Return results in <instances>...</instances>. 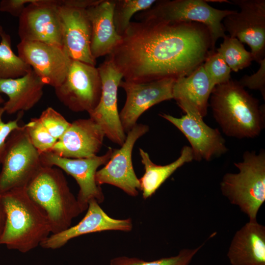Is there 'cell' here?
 <instances>
[{
  "label": "cell",
  "mask_w": 265,
  "mask_h": 265,
  "mask_svg": "<svg viewBox=\"0 0 265 265\" xmlns=\"http://www.w3.org/2000/svg\"><path fill=\"white\" fill-rule=\"evenodd\" d=\"M113 151V148L109 147L102 156L81 159L61 157L50 151L40 154V158L43 166L56 167L74 178L79 186L77 199L86 210L91 200H95L101 204L105 199L95 176L97 169L107 163Z\"/></svg>",
  "instance_id": "obj_10"
},
{
  "label": "cell",
  "mask_w": 265,
  "mask_h": 265,
  "mask_svg": "<svg viewBox=\"0 0 265 265\" xmlns=\"http://www.w3.org/2000/svg\"><path fill=\"white\" fill-rule=\"evenodd\" d=\"M102 0H61V4L86 9L101 1Z\"/></svg>",
  "instance_id": "obj_35"
},
{
  "label": "cell",
  "mask_w": 265,
  "mask_h": 265,
  "mask_svg": "<svg viewBox=\"0 0 265 265\" xmlns=\"http://www.w3.org/2000/svg\"><path fill=\"white\" fill-rule=\"evenodd\" d=\"M35 0H2L0 2V12H7L16 17H19L23 12L26 4Z\"/></svg>",
  "instance_id": "obj_34"
},
{
  "label": "cell",
  "mask_w": 265,
  "mask_h": 265,
  "mask_svg": "<svg viewBox=\"0 0 265 265\" xmlns=\"http://www.w3.org/2000/svg\"><path fill=\"white\" fill-rule=\"evenodd\" d=\"M211 48L208 28L194 22H132L109 54L125 80L146 82L186 76L202 65Z\"/></svg>",
  "instance_id": "obj_1"
},
{
  "label": "cell",
  "mask_w": 265,
  "mask_h": 265,
  "mask_svg": "<svg viewBox=\"0 0 265 265\" xmlns=\"http://www.w3.org/2000/svg\"><path fill=\"white\" fill-rule=\"evenodd\" d=\"M87 212L76 225L65 230L52 234L40 246L46 249L62 247L71 239L84 235L106 231L130 232L133 227L131 218L115 219L109 216L95 200L89 201Z\"/></svg>",
  "instance_id": "obj_18"
},
{
  "label": "cell",
  "mask_w": 265,
  "mask_h": 265,
  "mask_svg": "<svg viewBox=\"0 0 265 265\" xmlns=\"http://www.w3.org/2000/svg\"><path fill=\"white\" fill-rule=\"evenodd\" d=\"M59 14L64 51L72 60L95 66L96 59L90 50L91 25L86 9L60 3Z\"/></svg>",
  "instance_id": "obj_17"
},
{
  "label": "cell",
  "mask_w": 265,
  "mask_h": 265,
  "mask_svg": "<svg viewBox=\"0 0 265 265\" xmlns=\"http://www.w3.org/2000/svg\"><path fill=\"white\" fill-rule=\"evenodd\" d=\"M18 55L42 79L54 88L67 75L72 60L62 46L46 43L20 41Z\"/></svg>",
  "instance_id": "obj_14"
},
{
  "label": "cell",
  "mask_w": 265,
  "mask_h": 265,
  "mask_svg": "<svg viewBox=\"0 0 265 265\" xmlns=\"http://www.w3.org/2000/svg\"><path fill=\"white\" fill-rule=\"evenodd\" d=\"M26 190L46 213L52 234L69 228L73 219L86 211L71 192L62 170L56 167L43 166Z\"/></svg>",
  "instance_id": "obj_4"
},
{
  "label": "cell",
  "mask_w": 265,
  "mask_h": 265,
  "mask_svg": "<svg viewBox=\"0 0 265 265\" xmlns=\"http://www.w3.org/2000/svg\"><path fill=\"white\" fill-rule=\"evenodd\" d=\"M38 119L49 133L57 140L71 125L63 115L51 107L42 111Z\"/></svg>",
  "instance_id": "obj_31"
},
{
  "label": "cell",
  "mask_w": 265,
  "mask_h": 265,
  "mask_svg": "<svg viewBox=\"0 0 265 265\" xmlns=\"http://www.w3.org/2000/svg\"><path fill=\"white\" fill-rule=\"evenodd\" d=\"M6 220L5 211L1 202L0 195V240L3 235Z\"/></svg>",
  "instance_id": "obj_36"
},
{
  "label": "cell",
  "mask_w": 265,
  "mask_h": 265,
  "mask_svg": "<svg viewBox=\"0 0 265 265\" xmlns=\"http://www.w3.org/2000/svg\"><path fill=\"white\" fill-rule=\"evenodd\" d=\"M98 69L102 81V93L98 105L88 113L89 118L101 127L105 136L121 146L127 135L120 119L117 105L118 88L123 75L108 58Z\"/></svg>",
  "instance_id": "obj_11"
},
{
  "label": "cell",
  "mask_w": 265,
  "mask_h": 265,
  "mask_svg": "<svg viewBox=\"0 0 265 265\" xmlns=\"http://www.w3.org/2000/svg\"><path fill=\"white\" fill-rule=\"evenodd\" d=\"M149 130L147 125L136 124L127 133L121 148L113 149L109 161L97 170L95 179L99 186L108 184L118 187L129 196L138 195L140 182L133 169L132 152L136 141Z\"/></svg>",
  "instance_id": "obj_12"
},
{
  "label": "cell",
  "mask_w": 265,
  "mask_h": 265,
  "mask_svg": "<svg viewBox=\"0 0 265 265\" xmlns=\"http://www.w3.org/2000/svg\"><path fill=\"white\" fill-rule=\"evenodd\" d=\"M24 125L30 142L40 154L52 150L57 140L49 133L38 118H31Z\"/></svg>",
  "instance_id": "obj_29"
},
{
  "label": "cell",
  "mask_w": 265,
  "mask_h": 265,
  "mask_svg": "<svg viewBox=\"0 0 265 265\" xmlns=\"http://www.w3.org/2000/svg\"><path fill=\"white\" fill-rule=\"evenodd\" d=\"M4 112L3 107H0V164L2 162L7 139L13 131L21 126L19 125V121L23 114V112H19L16 119L5 123L2 120V116Z\"/></svg>",
  "instance_id": "obj_33"
},
{
  "label": "cell",
  "mask_w": 265,
  "mask_h": 265,
  "mask_svg": "<svg viewBox=\"0 0 265 265\" xmlns=\"http://www.w3.org/2000/svg\"><path fill=\"white\" fill-rule=\"evenodd\" d=\"M0 197L6 220L0 244L26 253L40 246L52 234L46 213L29 197L26 189H12Z\"/></svg>",
  "instance_id": "obj_3"
},
{
  "label": "cell",
  "mask_w": 265,
  "mask_h": 265,
  "mask_svg": "<svg viewBox=\"0 0 265 265\" xmlns=\"http://www.w3.org/2000/svg\"><path fill=\"white\" fill-rule=\"evenodd\" d=\"M227 256L232 265H265V226L246 223L234 234Z\"/></svg>",
  "instance_id": "obj_21"
},
{
  "label": "cell",
  "mask_w": 265,
  "mask_h": 265,
  "mask_svg": "<svg viewBox=\"0 0 265 265\" xmlns=\"http://www.w3.org/2000/svg\"><path fill=\"white\" fill-rule=\"evenodd\" d=\"M210 98L213 117L226 135L253 138L264 129L265 105H259L238 81L230 79L216 85Z\"/></svg>",
  "instance_id": "obj_2"
},
{
  "label": "cell",
  "mask_w": 265,
  "mask_h": 265,
  "mask_svg": "<svg viewBox=\"0 0 265 265\" xmlns=\"http://www.w3.org/2000/svg\"><path fill=\"white\" fill-rule=\"evenodd\" d=\"M156 0H114L113 19L116 30L122 36L128 28L132 16L150 8Z\"/></svg>",
  "instance_id": "obj_27"
},
{
  "label": "cell",
  "mask_w": 265,
  "mask_h": 265,
  "mask_svg": "<svg viewBox=\"0 0 265 265\" xmlns=\"http://www.w3.org/2000/svg\"><path fill=\"white\" fill-rule=\"evenodd\" d=\"M166 120L183 133L190 144L194 160L210 161L226 153L228 148L219 130L209 126L201 116L190 112L180 118L161 113Z\"/></svg>",
  "instance_id": "obj_16"
},
{
  "label": "cell",
  "mask_w": 265,
  "mask_h": 265,
  "mask_svg": "<svg viewBox=\"0 0 265 265\" xmlns=\"http://www.w3.org/2000/svg\"><path fill=\"white\" fill-rule=\"evenodd\" d=\"M238 173H227L220 183L222 195L249 218L257 220L265 201V151H246L241 161L235 162Z\"/></svg>",
  "instance_id": "obj_5"
},
{
  "label": "cell",
  "mask_w": 265,
  "mask_h": 265,
  "mask_svg": "<svg viewBox=\"0 0 265 265\" xmlns=\"http://www.w3.org/2000/svg\"><path fill=\"white\" fill-rule=\"evenodd\" d=\"M114 0H102L86 9L91 25L90 50L95 59L109 55L120 43L113 19Z\"/></svg>",
  "instance_id": "obj_22"
},
{
  "label": "cell",
  "mask_w": 265,
  "mask_h": 265,
  "mask_svg": "<svg viewBox=\"0 0 265 265\" xmlns=\"http://www.w3.org/2000/svg\"><path fill=\"white\" fill-rule=\"evenodd\" d=\"M45 85L32 69L20 78H0V94L8 98L2 106L5 112L13 114L31 109L42 98Z\"/></svg>",
  "instance_id": "obj_23"
},
{
  "label": "cell",
  "mask_w": 265,
  "mask_h": 265,
  "mask_svg": "<svg viewBox=\"0 0 265 265\" xmlns=\"http://www.w3.org/2000/svg\"><path fill=\"white\" fill-rule=\"evenodd\" d=\"M213 89L201 65L188 75L175 80L172 97L185 113L191 112L204 118L207 114L209 100Z\"/></svg>",
  "instance_id": "obj_20"
},
{
  "label": "cell",
  "mask_w": 265,
  "mask_h": 265,
  "mask_svg": "<svg viewBox=\"0 0 265 265\" xmlns=\"http://www.w3.org/2000/svg\"><path fill=\"white\" fill-rule=\"evenodd\" d=\"M259 63L260 67L255 73L243 76L238 82L244 88L260 91L265 100V58Z\"/></svg>",
  "instance_id": "obj_32"
},
{
  "label": "cell",
  "mask_w": 265,
  "mask_h": 265,
  "mask_svg": "<svg viewBox=\"0 0 265 265\" xmlns=\"http://www.w3.org/2000/svg\"><path fill=\"white\" fill-rule=\"evenodd\" d=\"M3 28L1 26H0V35L3 32Z\"/></svg>",
  "instance_id": "obj_38"
},
{
  "label": "cell",
  "mask_w": 265,
  "mask_h": 265,
  "mask_svg": "<svg viewBox=\"0 0 265 265\" xmlns=\"http://www.w3.org/2000/svg\"><path fill=\"white\" fill-rule=\"evenodd\" d=\"M176 79L164 78L146 82L121 81L119 87L126 94V100L119 113L126 133L137 123L140 116L151 107L173 99L172 88Z\"/></svg>",
  "instance_id": "obj_15"
},
{
  "label": "cell",
  "mask_w": 265,
  "mask_h": 265,
  "mask_svg": "<svg viewBox=\"0 0 265 265\" xmlns=\"http://www.w3.org/2000/svg\"><path fill=\"white\" fill-rule=\"evenodd\" d=\"M59 4L57 0H35L26 5L19 17L20 40L62 46Z\"/></svg>",
  "instance_id": "obj_13"
},
{
  "label": "cell",
  "mask_w": 265,
  "mask_h": 265,
  "mask_svg": "<svg viewBox=\"0 0 265 265\" xmlns=\"http://www.w3.org/2000/svg\"><path fill=\"white\" fill-rule=\"evenodd\" d=\"M102 87L98 68L72 60L65 79L54 90L59 101L70 110L89 113L99 103Z\"/></svg>",
  "instance_id": "obj_8"
},
{
  "label": "cell",
  "mask_w": 265,
  "mask_h": 265,
  "mask_svg": "<svg viewBox=\"0 0 265 265\" xmlns=\"http://www.w3.org/2000/svg\"><path fill=\"white\" fill-rule=\"evenodd\" d=\"M4 102H5V101L4 99L2 97V96L0 94V105L1 104H4Z\"/></svg>",
  "instance_id": "obj_37"
},
{
  "label": "cell",
  "mask_w": 265,
  "mask_h": 265,
  "mask_svg": "<svg viewBox=\"0 0 265 265\" xmlns=\"http://www.w3.org/2000/svg\"><path fill=\"white\" fill-rule=\"evenodd\" d=\"M105 136L101 127L91 118L77 119L71 123L51 151L66 158L91 157L100 150Z\"/></svg>",
  "instance_id": "obj_19"
},
{
  "label": "cell",
  "mask_w": 265,
  "mask_h": 265,
  "mask_svg": "<svg viewBox=\"0 0 265 265\" xmlns=\"http://www.w3.org/2000/svg\"><path fill=\"white\" fill-rule=\"evenodd\" d=\"M204 245L203 243L195 248L183 249L176 256L153 261H145L137 258L127 256L117 257L110 261L109 265H189Z\"/></svg>",
  "instance_id": "obj_28"
},
{
  "label": "cell",
  "mask_w": 265,
  "mask_h": 265,
  "mask_svg": "<svg viewBox=\"0 0 265 265\" xmlns=\"http://www.w3.org/2000/svg\"><path fill=\"white\" fill-rule=\"evenodd\" d=\"M0 36V78L16 79L26 74L32 68L13 52L10 35L3 31Z\"/></svg>",
  "instance_id": "obj_25"
},
{
  "label": "cell",
  "mask_w": 265,
  "mask_h": 265,
  "mask_svg": "<svg viewBox=\"0 0 265 265\" xmlns=\"http://www.w3.org/2000/svg\"><path fill=\"white\" fill-rule=\"evenodd\" d=\"M238 12L225 17L222 23L225 31L251 49L254 60L259 63L265 58V0H232Z\"/></svg>",
  "instance_id": "obj_9"
},
{
  "label": "cell",
  "mask_w": 265,
  "mask_h": 265,
  "mask_svg": "<svg viewBox=\"0 0 265 265\" xmlns=\"http://www.w3.org/2000/svg\"><path fill=\"white\" fill-rule=\"evenodd\" d=\"M139 151L145 170L142 177L139 179L140 190L142 191L143 198L145 199L153 195L178 169L194 160L192 151L190 146L186 145L182 148L180 155L177 159L164 165L153 162L149 154L142 149L139 148Z\"/></svg>",
  "instance_id": "obj_24"
},
{
  "label": "cell",
  "mask_w": 265,
  "mask_h": 265,
  "mask_svg": "<svg viewBox=\"0 0 265 265\" xmlns=\"http://www.w3.org/2000/svg\"><path fill=\"white\" fill-rule=\"evenodd\" d=\"M202 65L213 88L231 79V69L216 51L209 53Z\"/></svg>",
  "instance_id": "obj_30"
},
{
  "label": "cell",
  "mask_w": 265,
  "mask_h": 265,
  "mask_svg": "<svg viewBox=\"0 0 265 265\" xmlns=\"http://www.w3.org/2000/svg\"><path fill=\"white\" fill-rule=\"evenodd\" d=\"M205 0H158L150 8L139 13L138 21L155 20L167 22H194L204 25L211 37L210 53L215 51L219 38L226 35L222 22L236 10L212 7Z\"/></svg>",
  "instance_id": "obj_6"
},
{
  "label": "cell",
  "mask_w": 265,
  "mask_h": 265,
  "mask_svg": "<svg viewBox=\"0 0 265 265\" xmlns=\"http://www.w3.org/2000/svg\"><path fill=\"white\" fill-rule=\"evenodd\" d=\"M0 172V195L26 189L42 167L40 154L28 137L24 125L8 137Z\"/></svg>",
  "instance_id": "obj_7"
},
{
  "label": "cell",
  "mask_w": 265,
  "mask_h": 265,
  "mask_svg": "<svg viewBox=\"0 0 265 265\" xmlns=\"http://www.w3.org/2000/svg\"><path fill=\"white\" fill-rule=\"evenodd\" d=\"M219 48L215 51L224 60L231 71L238 72L249 66L254 60L251 52L243 43L235 37L226 35Z\"/></svg>",
  "instance_id": "obj_26"
}]
</instances>
